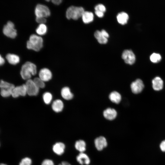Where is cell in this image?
<instances>
[{
	"label": "cell",
	"instance_id": "cell-1",
	"mask_svg": "<svg viewBox=\"0 0 165 165\" xmlns=\"http://www.w3.org/2000/svg\"><path fill=\"white\" fill-rule=\"evenodd\" d=\"M37 73L36 66L30 62H27L22 66L20 74L22 78L27 80L30 79L31 75Z\"/></svg>",
	"mask_w": 165,
	"mask_h": 165
},
{
	"label": "cell",
	"instance_id": "cell-2",
	"mask_svg": "<svg viewBox=\"0 0 165 165\" xmlns=\"http://www.w3.org/2000/svg\"><path fill=\"white\" fill-rule=\"evenodd\" d=\"M43 42L41 37L33 34L30 36L29 40L27 42V47L29 49L38 51L42 47Z\"/></svg>",
	"mask_w": 165,
	"mask_h": 165
},
{
	"label": "cell",
	"instance_id": "cell-3",
	"mask_svg": "<svg viewBox=\"0 0 165 165\" xmlns=\"http://www.w3.org/2000/svg\"><path fill=\"white\" fill-rule=\"evenodd\" d=\"M85 12L83 8L81 7L72 6L67 9L66 12V16L67 19L77 20L82 16Z\"/></svg>",
	"mask_w": 165,
	"mask_h": 165
},
{
	"label": "cell",
	"instance_id": "cell-4",
	"mask_svg": "<svg viewBox=\"0 0 165 165\" xmlns=\"http://www.w3.org/2000/svg\"><path fill=\"white\" fill-rule=\"evenodd\" d=\"M0 87L1 95L3 97H6L12 96L13 90L15 86L12 84L1 80Z\"/></svg>",
	"mask_w": 165,
	"mask_h": 165
},
{
	"label": "cell",
	"instance_id": "cell-5",
	"mask_svg": "<svg viewBox=\"0 0 165 165\" xmlns=\"http://www.w3.org/2000/svg\"><path fill=\"white\" fill-rule=\"evenodd\" d=\"M14 27V25L12 22L10 21H8L3 28V34L9 38H15L17 35V33Z\"/></svg>",
	"mask_w": 165,
	"mask_h": 165
},
{
	"label": "cell",
	"instance_id": "cell-6",
	"mask_svg": "<svg viewBox=\"0 0 165 165\" xmlns=\"http://www.w3.org/2000/svg\"><path fill=\"white\" fill-rule=\"evenodd\" d=\"M35 14L36 17H46L50 14L49 8L46 6L41 4H38L35 9Z\"/></svg>",
	"mask_w": 165,
	"mask_h": 165
},
{
	"label": "cell",
	"instance_id": "cell-7",
	"mask_svg": "<svg viewBox=\"0 0 165 165\" xmlns=\"http://www.w3.org/2000/svg\"><path fill=\"white\" fill-rule=\"evenodd\" d=\"M25 84L28 95L30 96H35L38 94L39 88L33 80L30 79L27 80Z\"/></svg>",
	"mask_w": 165,
	"mask_h": 165
},
{
	"label": "cell",
	"instance_id": "cell-8",
	"mask_svg": "<svg viewBox=\"0 0 165 165\" xmlns=\"http://www.w3.org/2000/svg\"><path fill=\"white\" fill-rule=\"evenodd\" d=\"M122 58L126 63L130 65L133 64L135 61V56L130 50H124L122 53Z\"/></svg>",
	"mask_w": 165,
	"mask_h": 165
},
{
	"label": "cell",
	"instance_id": "cell-9",
	"mask_svg": "<svg viewBox=\"0 0 165 165\" xmlns=\"http://www.w3.org/2000/svg\"><path fill=\"white\" fill-rule=\"evenodd\" d=\"M144 87L143 83L141 79H137L131 84L130 88L132 92L134 94L141 93Z\"/></svg>",
	"mask_w": 165,
	"mask_h": 165
},
{
	"label": "cell",
	"instance_id": "cell-10",
	"mask_svg": "<svg viewBox=\"0 0 165 165\" xmlns=\"http://www.w3.org/2000/svg\"><path fill=\"white\" fill-rule=\"evenodd\" d=\"M27 94V89L25 84L15 87L13 89L12 96L14 98L19 96H24Z\"/></svg>",
	"mask_w": 165,
	"mask_h": 165
},
{
	"label": "cell",
	"instance_id": "cell-11",
	"mask_svg": "<svg viewBox=\"0 0 165 165\" xmlns=\"http://www.w3.org/2000/svg\"><path fill=\"white\" fill-rule=\"evenodd\" d=\"M94 143L96 148L99 151L103 150L107 145L106 139L102 136L96 138L94 140Z\"/></svg>",
	"mask_w": 165,
	"mask_h": 165
},
{
	"label": "cell",
	"instance_id": "cell-12",
	"mask_svg": "<svg viewBox=\"0 0 165 165\" xmlns=\"http://www.w3.org/2000/svg\"><path fill=\"white\" fill-rule=\"evenodd\" d=\"M39 78L44 82H47L50 80L52 77V74L50 71L47 68L41 69L39 73Z\"/></svg>",
	"mask_w": 165,
	"mask_h": 165
},
{
	"label": "cell",
	"instance_id": "cell-13",
	"mask_svg": "<svg viewBox=\"0 0 165 165\" xmlns=\"http://www.w3.org/2000/svg\"><path fill=\"white\" fill-rule=\"evenodd\" d=\"M104 117L109 120H112L116 117L117 113L114 109L108 108L105 110L103 113Z\"/></svg>",
	"mask_w": 165,
	"mask_h": 165
},
{
	"label": "cell",
	"instance_id": "cell-14",
	"mask_svg": "<svg viewBox=\"0 0 165 165\" xmlns=\"http://www.w3.org/2000/svg\"><path fill=\"white\" fill-rule=\"evenodd\" d=\"M76 159L77 162L82 165H88L90 163V160L89 156L84 152H80L77 156Z\"/></svg>",
	"mask_w": 165,
	"mask_h": 165
},
{
	"label": "cell",
	"instance_id": "cell-15",
	"mask_svg": "<svg viewBox=\"0 0 165 165\" xmlns=\"http://www.w3.org/2000/svg\"><path fill=\"white\" fill-rule=\"evenodd\" d=\"M152 88L155 90L159 91L163 88V80L159 77H156L155 78L152 80Z\"/></svg>",
	"mask_w": 165,
	"mask_h": 165
},
{
	"label": "cell",
	"instance_id": "cell-16",
	"mask_svg": "<svg viewBox=\"0 0 165 165\" xmlns=\"http://www.w3.org/2000/svg\"><path fill=\"white\" fill-rule=\"evenodd\" d=\"M65 146L62 142H57L53 146V150L54 153L60 155L62 154L64 151Z\"/></svg>",
	"mask_w": 165,
	"mask_h": 165
},
{
	"label": "cell",
	"instance_id": "cell-17",
	"mask_svg": "<svg viewBox=\"0 0 165 165\" xmlns=\"http://www.w3.org/2000/svg\"><path fill=\"white\" fill-rule=\"evenodd\" d=\"M53 110L55 112H61L64 108V104L60 100L57 99L55 100L52 105Z\"/></svg>",
	"mask_w": 165,
	"mask_h": 165
},
{
	"label": "cell",
	"instance_id": "cell-18",
	"mask_svg": "<svg viewBox=\"0 0 165 165\" xmlns=\"http://www.w3.org/2000/svg\"><path fill=\"white\" fill-rule=\"evenodd\" d=\"M61 94L62 97L66 100H71L73 97V94L68 87H63L61 90Z\"/></svg>",
	"mask_w": 165,
	"mask_h": 165
},
{
	"label": "cell",
	"instance_id": "cell-19",
	"mask_svg": "<svg viewBox=\"0 0 165 165\" xmlns=\"http://www.w3.org/2000/svg\"><path fill=\"white\" fill-rule=\"evenodd\" d=\"M116 17L118 23L122 25L127 24L129 19L128 15L124 12H121L119 13Z\"/></svg>",
	"mask_w": 165,
	"mask_h": 165
},
{
	"label": "cell",
	"instance_id": "cell-20",
	"mask_svg": "<svg viewBox=\"0 0 165 165\" xmlns=\"http://www.w3.org/2000/svg\"><path fill=\"white\" fill-rule=\"evenodd\" d=\"M6 58L9 63L13 65L18 63L20 60L19 57L15 54L9 53L6 56Z\"/></svg>",
	"mask_w": 165,
	"mask_h": 165
},
{
	"label": "cell",
	"instance_id": "cell-21",
	"mask_svg": "<svg viewBox=\"0 0 165 165\" xmlns=\"http://www.w3.org/2000/svg\"><path fill=\"white\" fill-rule=\"evenodd\" d=\"M109 97L111 101L117 104L120 102L121 99L120 94L116 91L111 92L109 95Z\"/></svg>",
	"mask_w": 165,
	"mask_h": 165
},
{
	"label": "cell",
	"instance_id": "cell-22",
	"mask_svg": "<svg viewBox=\"0 0 165 165\" xmlns=\"http://www.w3.org/2000/svg\"><path fill=\"white\" fill-rule=\"evenodd\" d=\"M82 17L83 22L85 24H88L93 21L94 15L91 12L85 11Z\"/></svg>",
	"mask_w": 165,
	"mask_h": 165
},
{
	"label": "cell",
	"instance_id": "cell-23",
	"mask_svg": "<svg viewBox=\"0 0 165 165\" xmlns=\"http://www.w3.org/2000/svg\"><path fill=\"white\" fill-rule=\"evenodd\" d=\"M94 35L98 42L100 44H105L108 42L107 38L103 35L101 31H97L95 32Z\"/></svg>",
	"mask_w": 165,
	"mask_h": 165
},
{
	"label": "cell",
	"instance_id": "cell-24",
	"mask_svg": "<svg viewBox=\"0 0 165 165\" xmlns=\"http://www.w3.org/2000/svg\"><path fill=\"white\" fill-rule=\"evenodd\" d=\"M75 147L76 149L80 152H84L86 150V143L84 141L82 140L76 141Z\"/></svg>",
	"mask_w": 165,
	"mask_h": 165
},
{
	"label": "cell",
	"instance_id": "cell-25",
	"mask_svg": "<svg viewBox=\"0 0 165 165\" xmlns=\"http://www.w3.org/2000/svg\"><path fill=\"white\" fill-rule=\"evenodd\" d=\"M47 31V28L44 24H40L36 30V33L39 35H43Z\"/></svg>",
	"mask_w": 165,
	"mask_h": 165
},
{
	"label": "cell",
	"instance_id": "cell-26",
	"mask_svg": "<svg viewBox=\"0 0 165 165\" xmlns=\"http://www.w3.org/2000/svg\"><path fill=\"white\" fill-rule=\"evenodd\" d=\"M52 98V95L49 92H46L43 95V101L46 104H49L51 102Z\"/></svg>",
	"mask_w": 165,
	"mask_h": 165
},
{
	"label": "cell",
	"instance_id": "cell-27",
	"mask_svg": "<svg viewBox=\"0 0 165 165\" xmlns=\"http://www.w3.org/2000/svg\"><path fill=\"white\" fill-rule=\"evenodd\" d=\"M161 59V56L158 53H154L150 57L151 61L154 63H157L159 62Z\"/></svg>",
	"mask_w": 165,
	"mask_h": 165
},
{
	"label": "cell",
	"instance_id": "cell-28",
	"mask_svg": "<svg viewBox=\"0 0 165 165\" xmlns=\"http://www.w3.org/2000/svg\"><path fill=\"white\" fill-rule=\"evenodd\" d=\"M36 86L39 88H43L45 86L44 82L39 77L35 78L33 80Z\"/></svg>",
	"mask_w": 165,
	"mask_h": 165
},
{
	"label": "cell",
	"instance_id": "cell-29",
	"mask_svg": "<svg viewBox=\"0 0 165 165\" xmlns=\"http://www.w3.org/2000/svg\"><path fill=\"white\" fill-rule=\"evenodd\" d=\"M32 161L31 159L28 157H25L23 159L19 165H31Z\"/></svg>",
	"mask_w": 165,
	"mask_h": 165
},
{
	"label": "cell",
	"instance_id": "cell-30",
	"mask_svg": "<svg viewBox=\"0 0 165 165\" xmlns=\"http://www.w3.org/2000/svg\"><path fill=\"white\" fill-rule=\"evenodd\" d=\"M95 9V11H99L104 13L105 12L106 10L105 6L101 4H99L96 6Z\"/></svg>",
	"mask_w": 165,
	"mask_h": 165
},
{
	"label": "cell",
	"instance_id": "cell-31",
	"mask_svg": "<svg viewBox=\"0 0 165 165\" xmlns=\"http://www.w3.org/2000/svg\"><path fill=\"white\" fill-rule=\"evenodd\" d=\"M36 21L40 24H44L46 21V19L45 17H36Z\"/></svg>",
	"mask_w": 165,
	"mask_h": 165
},
{
	"label": "cell",
	"instance_id": "cell-32",
	"mask_svg": "<svg viewBox=\"0 0 165 165\" xmlns=\"http://www.w3.org/2000/svg\"><path fill=\"white\" fill-rule=\"evenodd\" d=\"M42 165H54V164L52 160L46 159L42 162Z\"/></svg>",
	"mask_w": 165,
	"mask_h": 165
},
{
	"label": "cell",
	"instance_id": "cell-33",
	"mask_svg": "<svg viewBox=\"0 0 165 165\" xmlns=\"http://www.w3.org/2000/svg\"><path fill=\"white\" fill-rule=\"evenodd\" d=\"M160 147L162 152H165V140H163L161 142L160 144Z\"/></svg>",
	"mask_w": 165,
	"mask_h": 165
},
{
	"label": "cell",
	"instance_id": "cell-34",
	"mask_svg": "<svg viewBox=\"0 0 165 165\" xmlns=\"http://www.w3.org/2000/svg\"><path fill=\"white\" fill-rule=\"evenodd\" d=\"M95 13L99 17H103L104 15V13L99 11H95Z\"/></svg>",
	"mask_w": 165,
	"mask_h": 165
},
{
	"label": "cell",
	"instance_id": "cell-35",
	"mask_svg": "<svg viewBox=\"0 0 165 165\" xmlns=\"http://www.w3.org/2000/svg\"><path fill=\"white\" fill-rule=\"evenodd\" d=\"M103 35L106 38H108L109 37V35L108 33L104 30H102L101 31Z\"/></svg>",
	"mask_w": 165,
	"mask_h": 165
},
{
	"label": "cell",
	"instance_id": "cell-36",
	"mask_svg": "<svg viewBox=\"0 0 165 165\" xmlns=\"http://www.w3.org/2000/svg\"><path fill=\"white\" fill-rule=\"evenodd\" d=\"M52 2L55 5H59L62 2V0H53L52 1Z\"/></svg>",
	"mask_w": 165,
	"mask_h": 165
},
{
	"label": "cell",
	"instance_id": "cell-37",
	"mask_svg": "<svg viewBox=\"0 0 165 165\" xmlns=\"http://www.w3.org/2000/svg\"><path fill=\"white\" fill-rule=\"evenodd\" d=\"M5 61L4 59L0 55V64L1 65H2L5 63Z\"/></svg>",
	"mask_w": 165,
	"mask_h": 165
},
{
	"label": "cell",
	"instance_id": "cell-38",
	"mask_svg": "<svg viewBox=\"0 0 165 165\" xmlns=\"http://www.w3.org/2000/svg\"><path fill=\"white\" fill-rule=\"evenodd\" d=\"M58 165H71L69 163L66 161L62 162Z\"/></svg>",
	"mask_w": 165,
	"mask_h": 165
},
{
	"label": "cell",
	"instance_id": "cell-39",
	"mask_svg": "<svg viewBox=\"0 0 165 165\" xmlns=\"http://www.w3.org/2000/svg\"><path fill=\"white\" fill-rule=\"evenodd\" d=\"M0 165H6V164H3V163H1V164Z\"/></svg>",
	"mask_w": 165,
	"mask_h": 165
}]
</instances>
